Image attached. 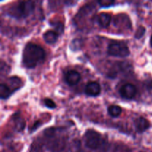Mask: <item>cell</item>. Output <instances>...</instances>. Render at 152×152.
<instances>
[{"mask_svg": "<svg viewBox=\"0 0 152 152\" xmlns=\"http://www.w3.org/2000/svg\"><path fill=\"white\" fill-rule=\"evenodd\" d=\"M81 80V76L80 73L74 70L67 71L65 74V80L67 84L69 86H75Z\"/></svg>", "mask_w": 152, "mask_h": 152, "instance_id": "cell-6", "label": "cell"}, {"mask_svg": "<svg viewBox=\"0 0 152 152\" xmlns=\"http://www.w3.org/2000/svg\"><path fill=\"white\" fill-rule=\"evenodd\" d=\"M43 102H44V105H45L46 107L49 108H56V104L53 102L52 99H49V98H45L43 100Z\"/></svg>", "mask_w": 152, "mask_h": 152, "instance_id": "cell-14", "label": "cell"}, {"mask_svg": "<svg viewBox=\"0 0 152 152\" xmlns=\"http://www.w3.org/2000/svg\"><path fill=\"white\" fill-rule=\"evenodd\" d=\"M150 45H151V46L152 47V35L151 37V39H150Z\"/></svg>", "mask_w": 152, "mask_h": 152, "instance_id": "cell-17", "label": "cell"}, {"mask_svg": "<svg viewBox=\"0 0 152 152\" xmlns=\"http://www.w3.org/2000/svg\"><path fill=\"white\" fill-rule=\"evenodd\" d=\"M108 112L109 115L112 117H117L121 114L122 108L119 105H111V106L108 107Z\"/></svg>", "mask_w": 152, "mask_h": 152, "instance_id": "cell-13", "label": "cell"}, {"mask_svg": "<svg viewBox=\"0 0 152 152\" xmlns=\"http://www.w3.org/2000/svg\"><path fill=\"white\" fill-rule=\"evenodd\" d=\"M84 142L86 146L91 150H96L102 145V137L99 133L94 130H88L85 133Z\"/></svg>", "mask_w": 152, "mask_h": 152, "instance_id": "cell-3", "label": "cell"}, {"mask_svg": "<svg viewBox=\"0 0 152 152\" xmlns=\"http://www.w3.org/2000/svg\"><path fill=\"white\" fill-rule=\"evenodd\" d=\"M98 3L102 7H109L114 4V1H111V0H102V1H98Z\"/></svg>", "mask_w": 152, "mask_h": 152, "instance_id": "cell-16", "label": "cell"}, {"mask_svg": "<svg viewBox=\"0 0 152 152\" xmlns=\"http://www.w3.org/2000/svg\"><path fill=\"white\" fill-rule=\"evenodd\" d=\"M137 88L131 83H127L120 88V94L123 98L126 99H132L136 96Z\"/></svg>", "mask_w": 152, "mask_h": 152, "instance_id": "cell-5", "label": "cell"}, {"mask_svg": "<svg viewBox=\"0 0 152 152\" xmlns=\"http://www.w3.org/2000/svg\"><path fill=\"white\" fill-rule=\"evenodd\" d=\"M108 53L116 57H126L130 54L127 45L123 42H113L108 46Z\"/></svg>", "mask_w": 152, "mask_h": 152, "instance_id": "cell-4", "label": "cell"}, {"mask_svg": "<svg viewBox=\"0 0 152 152\" xmlns=\"http://www.w3.org/2000/svg\"><path fill=\"white\" fill-rule=\"evenodd\" d=\"M58 37H59V35L54 31H48L43 34V38L45 41L48 44H53L56 42L58 39Z\"/></svg>", "mask_w": 152, "mask_h": 152, "instance_id": "cell-11", "label": "cell"}, {"mask_svg": "<svg viewBox=\"0 0 152 152\" xmlns=\"http://www.w3.org/2000/svg\"><path fill=\"white\" fill-rule=\"evenodd\" d=\"M45 56L44 49L34 43L29 42L25 46L22 53V64L25 68H35Z\"/></svg>", "mask_w": 152, "mask_h": 152, "instance_id": "cell-1", "label": "cell"}, {"mask_svg": "<svg viewBox=\"0 0 152 152\" xmlns=\"http://www.w3.org/2000/svg\"><path fill=\"white\" fill-rule=\"evenodd\" d=\"M134 126L137 132H139V133H142V132H145L147 129H149L150 123L148 120H146L144 117H140L135 120Z\"/></svg>", "mask_w": 152, "mask_h": 152, "instance_id": "cell-8", "label": "cell"}, {"mask_svg": "<svg viewBox=\"0 0 152 152\" xmlns=\"http://www.w3.org/2000/svg\"><path fill=\"white\" fill-rule=\"evenodd\" d=\"M13 121V124H14L15 127H16V130H18L19 132L25 129V120L21 117L20 114L19 113H16L12 117Z\"/></svg>", "mask_w": 152, "mask_h": 152, "instance_id": "cell-10", "label": "cell"}, {"mask_svg": "<svg viewBox=\"0 0 152 152\" xmlns=\"http://www.w3.org/2000/svg\"><path fill=\"white\" fill-rule=\"evenodd\" d=\"M96 21L99 26H101L102 28H107L109 26L110 23H111V15L106 13H99L96 17Z\"/></svg>", "mask_w": 152, "mask_h": 152, "instance_id": "cell-9", "label": "cell"}, {"mask_svg": "<svg viewBox=\"0 0 152 152\" xmlns=\"http://www.w3.org/2000/svg\"><path fill=\"white\" fill-rule=\"evenodd\" d=\"M13 93L12 89L5 83H1L0 85V96L1 99H7Z\"/></svg>", "mask_w": 152, "mask_h": 152, "instance_id": "cell-12", "label": "cell"}, {"mask_svg": "<svg viewBox=\"0 0 152 152\" xmlns=\"http://www.w3.org/2000/svg\"><path fill=\"white\" fill-rule=\"evenodd\" d=\"M145 32V28L142 26H140L139 28H138V29L137 30L136 34H135V38L140 39L141 37L144 35Z\"/></svg>", "mask_w": 152, "mask_h": 152, "instance_id": "cell-15", "label": "cell"}, {"mask_svg": "<svg viewBox=\"0 0 152 152\" xmlns=\"http://www.w3.org/2000/svg\"><path fill=\"white\" fill-rule=\"evenodd\" d=\"M85 92L88 96H98L101 92V87L99 83H96V82H90L86 85Z\"/></svg>", "mask_w": 152, "mask_h": 152, "instance_id": "cell-7", "label": "cell"}, {"mask_svg": "<svg viewBox=\"0 0 152 152\" xmlns=\"http://www.w3.org/2000/svg\"><path fill=\"white\" fill-rule=\"evenodd\" d=\"M35 8L33 1H22L13 4L7 10V14L16 19H22L29 16Z\"/></svg>", "mask_w": 152, "mask_h": 152, "instance_id": "cell-2", "label": "cell"}]
</instances>
